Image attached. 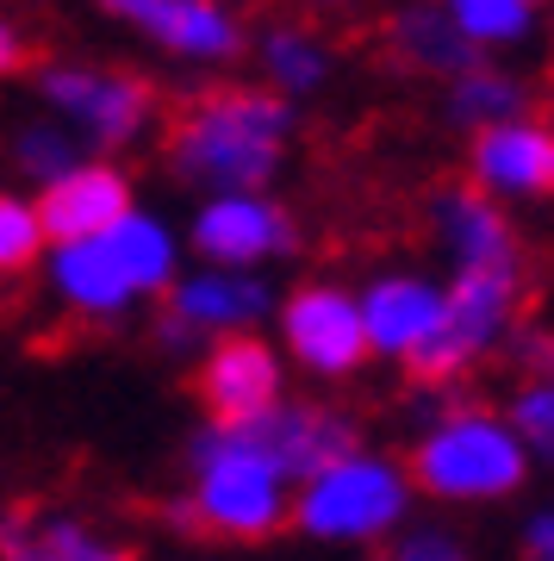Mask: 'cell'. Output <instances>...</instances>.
Segmentation results:
<instances>
[{"instance_id": "6da1fadb", "label": "cell", "mask_w": 554, "mask_h": 561, "mask_svg": "<svg viewBox=\"0 0 554 561\" xmlns=\"http://www.w3.org/2000/svg\"><path fill=\"white\" fill-rule=\"evenodd\" d=\"M293 106L275 88H206L169 119L162 157L187 187L206 194H262L287 162Z\"/></svg>"}, {"instance_id": "7a4b0ae2", "label": "cell", "mask_w": 554, "mask_h": 561, "mask_svg": "<svg viewBox=\"0 0 554 561\" xmlns=\"http://www.w3.org/2000/svg\"><path fill=\"white\" fill-rule=\"evenodd\" d=\"M187 537L268 542L293 530V481L250 424H199L187 443V493L169 505Z\"/></svg>"}, {"instance_id": "3957f363", "label": "cell", "mask_w": 554, "mask_h": 561, "mask_svg": "<svg viewBox=\"0 0 554 561\" xmlns=\"http://www.w3.org/2000/svg\"><path fill=\"white\" fill-rule=\"evenodd\" d=\"M412 486L436 505H505L530 486V449L498 405H442L412 437Z\"/></svg>"}, {"instance_id": "277c9868", "label": "cell", "mask_w": 554, "mask_h": 561, "mask_svg": "<svg viewBox=\"0 0 554 561\" xmlns=\"http://www.w3.org/2000/svg\"><path fill=\"white\" fill-rule=\"evenodd\" d=\"M417 505L412 468L386 449L356 443L293 486V530L318 549H386L405 537Z\"/></svg>"}, {"instance_id": "5b68a950", "label": "cell", "mask_w": 554, "mask_h": 561, "mask_svg": "<svg viewBox=\"0 0 554 561\" xmlns=\"http://www.w3.org/2000/svg\"><path fill=\"white\" fill-rule=\"evenodd\" d=\"M517 312H523V268H455V280L442 287V331L412 362V381H461L498 343H511Z\"/></svg>"}, {"instance_id": "8992f818", "label": "cell", "mask_w": 554, "mask_h": 561, "mask_svg": "<svg viewBox=\"0 0 554 561\" xmlns=\"http://www.w3.org/2000/svg\"><path fill=\"white\" fill-rule=\"evenodd\" d=\"M275 324H280V356L305 368L312 381H356L374 362L361 300L337 280H299L287 300H275Z\"/></svg>"}, {"instance_id": "52a82bcc", "label": "cell", "mask_w": 554, "mask_h": 561, "mask_svg": "<svg viewBox=\"0 0 554 561\" xmlns=\"http://www.w3.org/2000/svg\"><path fill=\"white\" fill-rule=\"evenodd\" d=\"M38 94L50 106V119L69 125L81 144L94 150H125L138 144L157 119V88L131 69H88V62H57L38 76Z\"/></svg>"}, {"instance_id": "ba28073f", "label": "cell", "mask_w": 554, "mask_h": 561, "mask_svg": "<svg viewBox=\"0 0 554 561\" xmlns=\"http://www.w3.org/2000/svg\"><path fill=\"white\" fill-rule=\"evenodd\" d=\"M199 268H231V275H262L268 262L293 256V213L268 194H206L187 225Z\"/></svg>"}, {"instance_id": "9c48e42d", "label": "cell", "mask_w": 554, "mask_h": 561, "mask_svg": "<svg viewBox=\"0 0 554 561\" xmlns=\"http://www.w3.org/2000/svg\"><path fill=\"white\" fill-rule=\"evenodd\" d=\"M194 393L206 405V424H256L287 400V356L262 331L218 337L194 362Z\"/></svg>"}, {"instance_id": "30bf717a", "label": "cell", "mask_w": 554, "mask_h": 561, "mask_svg": "<svg viewBox=\"0 0 554 561\" xmlns=\"http://www.w3.org/2000/svg\"><path fill=\"white\" fill-rule=\"evenodd\" d=\"M44 287H50V300L69 319H88V324L125 319L131 306H143L113 231L106 238H81V243H50L44 250Z\"/></svg>"}, {"instance_id": "8fae6325", "label": "cell", "mask_w": 554, "mask_h": 561, "mask_svg": "<svg viewBox=\"0 0 554 561\" xmlns=\"http://www.w3.org/2000/svg\"><path fill=\"white\" fill-rule=\"evenodd\" d=\"M361 324H368V350L399 368H412L442 331V280L417 275V268H386L356 294Z\"/></svg>"}, {"instance_id": "7c38bea8", "label": "cell", "mask_w": 554, "mask_h": 561, "mask_svg": "<svg viewBox=\"0 0 554 561\" xmlns=\"http://www.w3.org/2000/svg\"><path fill=\"white\" fill-rule=\"evenodd\" d=\"M194 343L250 337L262 319H275V294L262 275H231V268H194L169 287V312Z\"/></svg>"}, {"instance_id": "4fadbf2b", "label": "cell", "mask_w": 554, "mask_h": 561, "mask_svg": "<svg viewBox=\"0 0 554 561\" xmlns=\"http://www.w3.org/2000/svg\"><path fill=\"white\" fill-rule=\"evenodd\" d=\"M468 181L493 201H549L554 194V125L511 119L493 131H474Z\"/></svg>"}, {"instance_id": "5bb4252c", "label": "cell", "mask_w": 554, "mask_h": 561, "mask_svg": "<svg viewBox=\"0 0 554 561\" xmlns=\"http://www.w3.org/2000/svg\"><path fill=\"white\" fill-rule=\"evenodd\" d=\"M131 181L113 162H76L62 181H50L38 194V225L50 243H81V238H106L119 219H131Z\"/></svg>"}, {"instance_id": "9a60e30c", "label": "cell", "mask_w": 554, "mask_h": 561, "mask_svg": "<svg viewBox=\"0 0 554 561\" xmlns=\"http://www.w3.org/2000/svg\"><path fill=\"white\" fill-rule=\"evenodd\" d=\"M430 225L455 268H523V238H517L511 213L480 194L474 181H455L430 201Z\"/></svg>"}, {"instance_id": "2e32d148", "label": "cell", "mask_w": 554, "mask_h": 561, "mask_svg": "<svg viewBox=\"0 0 554 561\" xmlns=\"http://www.w3.org/2000/svg\"><path fill=\"white\" fill-rule=\"evenodd\" d=\"M106 13H119L157 38L162 50L175 57H194V62H231L243 50V25L218 7V0H100Z\"/></svg>"}, {"instance_id": "e0dca14e", "label": "cell", "mask_w": 554, "mask_h": 561, "mask_svg": "<svg viewBox=\"0 0 554 561\" xmlns=\"http://www.w3.org/2000/svg\"><path fill=\"white\" fill-rule=\"evenodd\" d=\"M262 437V449L280 461V474L287 481H305V474H318L324 461H337L356 449V419L349 412H331V405H318V400H280L268 419L250 424Z\"/></svg>"}, {"instance_id": "ac0fdd59", "label": "cell", "mask_w": 554, "mask_h": 561, "mask_svg": "<svg viewBox=\"0 0 554 561\" xmlns=\"http://www.w3.org/2000/svg\"><path fill=\"white\" fill-rule=\"evenodd\" d=\"M0 561H138L119 537L76 512H7L0 518Z\"/></svg>"}, {"instance_id": "d6986e66", "label": "cell", "mask_w": 554, "mask_h": 561, "mask_svg": "<svg viewBox=\"0 0 554 561\" xmlns=\"http://www.w3.org/2000/svg\"><path fill=\"white\" fill-rule=\"evenodd\" d=\"M393 50L412 69H430V76H468L480 69V44H468L449 7H405L393 20Z\"/></svg>"}, {"instance_id": "ffe728a7", "label": "cell", "mask_w": 554, "mask_h": 561, "mask_svg": "<svg viewBox=\"0 0 554 561\" xmlns=\"http://www.w3.org/2000/svg\"><path fill=\"white\" fill-rule=\"evenodd\" d=\"M449 119H461L468 131H493V125L523 119V81H511L505 69H468L449 88Z\"/></svg>"}, {"instance_id": "44dd1931", "label": "cell", "mask_w": 554, "mask_h": 561, "mask_svg": "<svg viewBox=\"0 0 554 561\" xmlns=\"http://www.w3.org/2000/svg\"><path fill=\"white\" fill-rule=\"evenodd\" d=\"M7 157H13V169H20L25 181H38V187H50V181H62L81 157V138L69 131V125L57 119H32L13 131V144H7Z\"/></svg>"}, {"instance_id": "7402d4cb", "label": "cell", "mask_w": 554, "mask_h": 561, "mask_svg": "<svg viewBox=\"0 0 554 561\" xmlns=\"http://www.w3.org/2000/svg\"><path fill=\"white\" fill-rule=\"evenodd\" d=\"M262 62H268V81H275V94H312L331 81V50L305 32H275V38L262 44Z\"/></svg>"}, {"instance_id": "603a6c76", "label": "cell", "mask_w": 554, "mask_h": 561, "mask_svg": "<svg viewBox=\"0 0 554 561\" xmlns=\"http://www.w3.org/2000/svg\"><path fill=\"white\" fill-rule=\"evenodd\" d=\"M44 250H50V238L38 225V201H20L0 187V280L25 275L32 262H44Z\"/></svg>"}, {"instance_id": "cb8c5ba5", "label": "cell", "mask_w": 554, "mask_h": 561, "mask_svg": "<svg viewBox=\"0 0 554 561\" xmlns=\"http://www.w3.org/2000/svg\"><path fill=\"white\" fill-rule=\"evenodd\" d=\"M505 419H511V431L523 437L530 461L554 468V381H523L511 393V405H505Z\"/></svg>"}, {"instance_id": "d4e9b609", "label": "cell", "mask_w": 554, "mask_h": 561, "mask_svg": "<svg viewBox=\"0 0 554 561\" xmlns=\"http://www.w3.org/2000/svg\"><path fill=\"white\" fill-rule=\"evenodd\" d=\"M449 20L468 44H511L530 32V0H449Z\"/></svg>"}, {"instance_id": "484cf974", "label": "cell", "mask_w": 554, "mask_h": 561, "mask_svg": "<svg viewBox=\"0 0 554 561\" xmlns=\"http://www.w3.org/2000/svg\"><path fill=\"white\" fill-rule=\"evenodd\" d=\"M374 561H474L468 542L449 537V530H405L399 542H386Z\"/></svg>"}, {"instance_id": "4316f807", "label": "cell", "mask_w": 554, "mask_h": 561, "mask_svg": "<svg viewBox=\"0 0 554 561\" xmlns=\"http://www.w3.org/2000/svg\"><path fill=\"white\" fill-rule=\"evenodd\" d=\"M511 362L523 368V381H554V324H517Z\"/></svg>"}, {"instance_id": "83f0119b", "label": "cell", "mask_w": 554, "mask_h": 561, "mask_svg": "<svg viewBox=\"0 0 554 561\" xmlns=\"http://www.w3.org/2000/svg\"><path fill=\"white\" fill-rule=\"evenodd\" d=\"M523 561H554V500L535 505L530 518H523Z\"/></svg>"}, {"instance_id": "f1b7e54d", "label": "cell", "mask_w": 554, "mask_h": 561, "mask_svg": "<svg viewBox=\"0 0 554 561\" xmlns=\"http://www.w3.org/2000/svg\"><path fill=\"white\" fill-rule=\"evenodd\" d=\"M20 62H25V44H20V32H13V25L0 20V76H13Z\"/></svg>"}]
</instances>
